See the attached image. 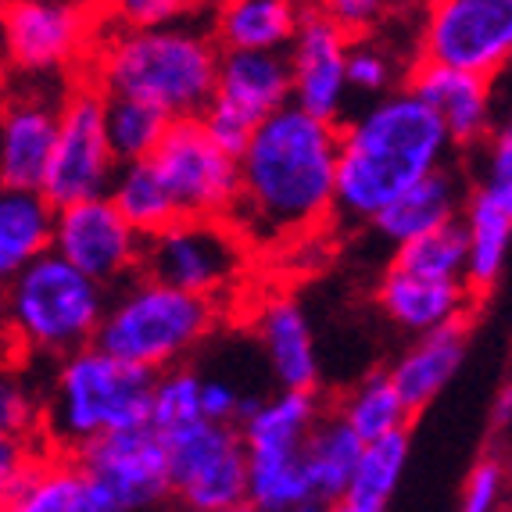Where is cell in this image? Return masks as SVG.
<instances>
[{
    "instance_id": "cell-15",
    "label": "cell",
    "mask_w": 512,
    "mask_h": 512,
    "mask_svg": "<svg viewBox=\"0 0 512 512\" xmlns=\"http://www.w3.org/2000/svg\"><path fill=\"white\" fill-rule=\"evenodd\" d=\"M72 455L101 484L115 512L158 509L169 502L165 441L151 423L101 434Z\"/></svg>"
},
{
    "instance_id": "cell-14",
    "label": "cell",
    "mask_w": 512,
    "mask_h": 512,
    "mask_svg": "<svg viewBox=\"0 0 512 512\" xmlns=\"http://www.w3.org/2000/svg\"><path fill=\"white\" fill-rule=\"evenodd\" d=\"M140 248L144 237L122 219L108 194L54 208L51 251L108 291L140 269Z\"/></svg>"
},
{
    "instance_id": "cell-36",
    "label": "cell",
    "mask_w": 512,
    "mask_h": 512,
    "mask_svg": "<svg viewBox=\"0 0 512 512\" xmlns=\"http://www.w3.org/2000/svg\"><path fill=\"white\" fill-rule=\"evenodd\" d=\"M43 384L33 380L26 366L0 362V437L40 441Z\"/></svg>"
},
{
    "instance_id": "cell-10",
    "label": "cell",
    "mask_w": 512,
    "mask_h": 512,
    "mask_svg": "<svg viewBox=\"0 0 512 512\" xmlns=\"http://www.w3.org/2000/svg\"><path fill=\"white\" fill-rule=\"evenodd\" d=\"M462 233H466V283L473 294L495 291L509 262L512 244V133L498 126L484 140V162L462 201Z\"/></svg>"
},
{
    "instance_id": "cell-20",
    "label": "cell",
    "mask_w": 512,
    "mask_h": 512,
    "mask_svg": "<svg viewBox=\"0 0 512 512\" xmlns=\"http://www.w3.org/2000/svg\"><path fill=\"white\" fill-rule=\"evenodd\" d=\"M255 341L265 355L276 387L316 391L319 384V351L316 333L308 323L305 308L291 294H273L255 308Z\"/></svg>"
},
{
    "instance_id": "cell-28",
    "label": "cell",
    "mask_w": 512,
    "mask_h": 512,
    "mask_svg": "<svg viewBox=\"0 0 512 512\" xmlns=\"http://www.w3.org/2000/svg\"><path fill=\"white\" fill-rule=\"evenodd\" d=\"M359 452L362 437L337 412H330V416L323 412L316 419V427L308 430L305 444H301V462H305V477L319 509H337L351 480V470L359 462Z\"/></svg>"
},
{
    "instance_id": "cell-12",
    "label": "cell",
    "mask_w": 512,
    "mask_h": 512,
    "mask_svg": "<svg viewBox=\"0 0 512 512\" xmlns=\"http://www.w3.org/2000/svg\"><path fill=\"white\" fill-rule=\"evenodd\" d=\"M512 58V0H430L419 61L495 79Z\"/></svg>"
},
{
    "instance_id": "cell-40",
    "label": "cell",
    "mask_w": 512,
    "mask_h": 512,
    "mask_svg": "<svg viewBox=\"0 0 512 512\" xmlns=\"http://www.w3.org/2000/svg\"><path fill=\"white\" fill-rule=\"evenodd\" d=\"M197 398H201V416L205 419H212V423H233V427H237L255 394H244L233 380H226V376H201Z\"/></svg>"
},
{
    "instance_id": "cell-1",
    "label": "cell",
    "mask_w": 512,
    "mask_h": 512,
    "mask_svg": "<svg viewBox=\"0 0 512 512\" xmlns=\"http://www.w3.org/2000/svg\"><path fill=\"white\" fill-rule=\"evenodd\" d=\"M337 122L283 104L237 154V197L226 219L248 248H291L333 215Z\"/></svg>"
},
{
    "instance_id": "cell-29",
    "label": "cell",
    "mask_w": 512,
    "mask_h": 512,
    "mask_svg": "<svg viewBox=\"0 0 512 512\" xmlns=\"http://www.w3.org/2000/svg\"><path fill=\"white\" fill-rule=\"evenodd\" d=\"M248 455V505L255 512L319 509L305 477L301 448H244Z\"/></svg>"
},
{
    "instance_id": "cell-37",
    "label": "cell",
    "mask_w": 512,
    "mask_h": 512,
    "mask_svg": "<svg viewBox=\"0 0 512 512\" xmlns=\"http://www.w3.org/2000/svg\"><path fill=\"white\" fill-rule=\"evenodd\" d=\"M301 4L308 11L333 18L348 33H373V29L384 26L387 18L409 8V0H301Z\"/></svg>"
},
{
    "instance_id": "cell-19",
    "label": "cell",
    "mask_w": 512,
    "mask_h": 512,
    "mask_svg": "<svg viewBox=\"0 0 512 512\" xmlns=\"http://www.w3.org/2000/svg\"><path fill=\"white\" fill-rule=\"evenodd\" d=\"M473 287L466 280H437V276L409 273L402 265H387L376 283V305L394 326L409 337L437 330L444 323H459L470 316Z\"/></svg>"
},
{
    "instance_id": "cell-42",
    "label": "cell",
    "mask_w": 512,
    "mask_h": 512,
    "mask_svg": "<svg viewBox=\"0 0 512 512\" xmlns=\"http://www.w3.org/2000/svg\"><path fill=\"white\" fill-rule=\"evenodd\" d=\"M509 419V387H502V394H498V423H505Z\"/></svg>"
},
{
    "instance_id": "cell-41",
    "label": "cell",
    "mask_w": 512,
    "mask_h": 512,
    "mask_svg": "<svg viewBox=\"0 0 512 512\" xmlns=\"http://www.w3.org/2000/svg\"><path fill=\"white\" fill-rule=\"evenodd\" d=\"M40 448V441H26V437H0V509L8 505L18 477L29 470V462L40 455Z\"/></svg>"
},
{
    "instance_id": "cell-6",
    "label": "cell",
    "mask_w": 512,
    "mask_h": 512,
    "mask_svg": "<svg viewBox=\"0 0 512 512\" xmlns=\"http://www.w3.org/2000/svg\"><path fill=\"white\" fill-rule=\"evenodd\" d=\"M219 326V301L133 273L108 291L94 344L147 373L183 366Z\"/></svg>"
},
{
    "instance_id": "cell-35",
    "label": "cell",
    "mask_w": 512,
    "mask_h": 512,
    "mask_svg": "<svg viewBox=\"0 0 512 512\" xmlns=\"http://www.w3.org/2000/svg\"><path fill=\"white\" fill-rule=\"evenodd\" d=\"M348 90L351 97H373L387 94L398 86L402 79V58L391 51V43H384L380 36L373 33H351V43H348Z\"/></svg>"
},
{
    "instance_id": "cell-33",
    "label": "cell",
    "mask_w": 512,
    "mask_h": 512,
    "mask_svg": "<svg viewBox=\"0 0 512 512\" xmlns=\"http://www.w3.org/2000/svg\"><path fill=\"white\" fill-rule=\"evenodd\" d=\"M394 265L409 273L437 276V280H466V233L462 222H444L437 230L412 237L394 248Z\"/></svg>"
},
{
    "instance_id": "cell-38",
    "label": "cell",
    "mask_w": 512,
    "mask_h": 512,
    "mask_svg": "<svg viewBox=\"0 0 512 512\" xmlns=\"http://www.w3.org/2000/svg\"><path fill=\"white\" fill-rule=\"evenodd\" d=\"M509 495V470L498 455H484L470 466L466 480H462V495L459 505L466 512H495L505 505Z\"/></svg>"
},
{
    "instance_id": "cell-3",
    "label": "cell",
    "mask_w": 512,
    "mask_h": 512,
    "mask_svg": "<svg viewBox=\"0 0 512 512\" xmlns=\"http://www.w3.org/2000/svg\"><path fill=\"white\" fill-rule=\"evenodd\" d=\"M219 43L187 18L154 29H119L94 61L104 94L137 97L169 119L201 115L212 97Z\"/></svg>"
},
{
    "instance_id": "cell-21",
    "label": "cell",
    "mask_w": 512,
    "mask_h": 512,
    "mask_svg": "<svg viewBox=\"0 0 512 512\" xmlns=\"http://www.w3.org/2000/svg\"><path fill=\"white\" fill-rule=\"evenodd\" d=\"M466 348H470V326H466V319L444 323L437 330L412 337L409 348L387 369L394 391H398V398H402L412 416L430 409L448 391V384H452L455 373L466 362Z\"/></svg>"
},
{
    "instance_id": "cell-17",
    "label": "cell",
    "mask_w": 512,
    "mask_h": 512,
    "mask_svg": "<svg viewBox=\"0 0 512 512\" xmlns=\"http://www.w3.org/2000/svg\"><path fill=\"white\" fill-rule=\"evenodd\" d=\"M409 90L441 119L452 147H477L495 133V90L480 72L419 61L409 76Z\"/></svg>"
},
{
    "instance_id": "cell-13",
    "label": "cell",
    "mask_w": 512,
    "mask_h": 512,
    "mask_svg": "<svg viewBox=\"0 0 512 512\" xmlns=\"http://www.w3.org/2000/svg\"><path fill=\"white\" fill-rule=\"evenodd\" d=\"M151 165L162 176L176 215H230L237 197V158L208 137L197 115L169 119L151 151Z\"/></svg>"
},
{
    "instance_id": "cell-9",
    "label": "cell",
    "mask_w": 512,
    "mask_h": 512,
    "mask_svg": "<svg viewBox=\"0 0 512 512\" xmlns=\"http://www.w3.org/2000/svg\"><path fill=\"white\" fill-rule=\"evenodd\" d=\"M119 169V158L104 129V90L97 83L76 86L58 101V133L51 158L43 169L40 194L54 208L108 194V183Z\"/></svg>"
},
{
    "instance_id": "cell-11",
    "label": "cell",
    "mask_w": 512,
    "mask_h": 512,
    "mask_svg": "<svg viewBox=\"0 0 512 512\" xmlns=\"http://www.w3.org/2000/svg\"><path fill=\"white\" fill-rule=\"evenodd\" d=\"M4 61L36 79L72 69L94 40L86 0H0Z\"/></svg>"
},
{
    "instance_id": "cell-4",
    "label": "cell",
    "mask_w": 512,
    "mask_h": 512,
    "mask_svg": "<svg viewBox=\"0 0 512 512\" xmlns=\"http://www.w3.org/2000/svg\"><path fill=\"white\" fill-rule=\"evenodd\" d=\"M154 373L86 344L47 366L40 437L54 452H79L94 437L147 423Z\"/></svg>"
},
{
    "instance_id": "cell-27",
    "label": "cell",
    "mask_w": 512,
    "mask_h": 512,
    "mask_svg": "<svg viewBox=\"0 0 512 512\" xmlns=\"http://www.w3.org/2000/svg\"><path fill=\"white\" fill-rule=\"evenodd\" d=\"M409 455H412V437L409 427L394 430V434L373 437V441H362V452L351 480L344 487L337 509L344 512H384L394 502L402 477L409 470Z\"/></svg>"
},
{
    "instance_id": "cell-25",
    "label": "cell",
    "mask_w": 512,
    "mask_h": 512,
    "mask_svg": "<svg viewBox=\"0 0 512 512\" xmlns=\"http://www.w3.org/2000/svg\"><path fill=\"white\" fill-rule=\"evenodd\" d=\"M305 11L301 0H215L208 33L219 51H283Z\"/></svg>"
},
{
    "instance_id": "cell-8",
    "label": "cell",
    "mask_w": 512,
    "mask_h": 512,
    "mask_svg": "<svg viewBox=\"0 0 512 512\" xmlns=\"http://www.w3.org/2000/svg\"><path fill=\"white\" fill-rule=\"evenodd\" d=\"M169 498L194 512H237L248 505V455L233 423L197 419L162 434Z\"/></svg>"
},
{
    "instance_id": "cell-5",
    "label": "cell",
    "mask_w": 512,
    "mask_h": 512,
    "mask_svg": "<svg viewBox=\"0 0 512 512\" xmlns=\"http://www.w3.org/2000/svg\"><path fill=\"white\" fill-rule=\"evenodd\" d=\"M104 305V283L79 273L54 251H43L0 287V326L22 359L51 366L69 351L94 344Z\"/></svg>"
},
{
    "instance_id": "cell-34",
    "label": "cell",
    "mask_w": 512,
    "mask_h": 512,
    "mask_svg": "<svg viewBox=\"0 0 512 512\" xmlns=\"http://www.w3.org/2000/svg\"><path fill=\"white\" fill-rule=\"evenodd\" d=\"M201 373L183 366H169L162 373H154L151 380V409H147V423H151L158 434H169V430H180L187 423H197L201 416Z\"/></svg>"
},
{
    "instance_id": "cell-26",
    "label": "cell",
    "mask_w": 512,
    "mask_h": 512,
    "mask_svg": "<svg viewBox=\"0 0 512 512\" xmlns=\"http://www.w3.org/2000/svg\"><path fill=\"white\" fill-rule=\"evenodd\" d=\"M54 205L36 187L0 183V287L51 251Z\"/></svg>"
},
{
    "instance_id": "cell-18",
    "label": "cell",
    "mask_w": 512,
    "mask_h": 512,
    "mask_svg": "<svg viewBox=\"0 0 512 512\" xmlns=\"http://www.w3.org/2000/svg\"><path fill=\"white\" fill-rule=\"evenodd\" d=\"M208 104L255 129L265 115L291 104V69L283 51H219Z\"/></svg>"
},
{
    "instance_id": "cell-2",
    "label": "cell",
    "mask_w": 512,
    "mask_h": 512,
    "mask_svg": "<svg viewBox=\"0 0 512 512\" xmlns=\"http://www.w3.org/2000/svg\"><path fill=\"white\" fill-rule=\"evenodd\" d=\"M452 140L427 104L405 90H387L337 126V169H333V215L369 226L387 201L441 169Z\"/></svg>"
},
{
    "instance_id": "cell-16",
    "label": "cell",
    "mask_w": 512,
    "mask_h": 512,
    "mask_svg": "<svg viewBox=\"0 0 512 512\" xmlns=\"http://www.w3.org/2000/svg\"><path fill=\"white\" fill-rule=\"evenodd\" d=\"M348 43L351 33L319 11H305L291 43L283 47L291 69V104L308 115L337 122L348 108Z\"/></svg>"
},
{
    "instance_id": "cell-23",
    "label": "cell",
    "mask_w": 512,
    "mask_h": 512,
    "mask_svg": "<svg viewBox=\"0 0 512 512\" xmlns=\"http://www.w3.org/2000/svg\"><path fill=\"white\" fill-rule=\"evenodd\" d=\"M4 509L15 512H115L108 495L72 452L40 448L29 470L18 477Z\"/></svg>"
},
{
    "instance_id": "cell-7",
    "label": "cell",
    "mask_w": 512,
    "mask_h": 512,
    "mask_svg": "<svg viewBox=\"0 0 512 512\" xmlns=\"http://www.w3.org/2000/svg\"><path fill=\"white\" fill-rule=\"evenodd\" d=\"M248 255V240L226 215H176L144 237L137 273L219 301L240 283Z\"/></svg>"
},
{
    "instance_id": "cell-32",
    "label": "cell",
    "mask_w": 512,
    "mask_h": 512,
    "mask_svg": "<svg viewBox=\"0 0 512 512\" xmlns=\"http://www.w3.org/2000/svg\"><path fill=\"white\" fill-rule=\"evenodd\" d=\"M165 126H169V115L154 104L122 94H104V129H108V144L119 162L151 158Z\"/></svg>"
},
{
    "instance_id": "cell-30",
    "label": "cell",
    "mask_w": 512,
    "mask_h": 512,
    "mask_svg": "<svg viewBox=\"0 0 512 512\" xmlns=\"http://www.w3.org/2000/svg\"><path fill=\"white\" fill-rule=\"evenodd\" d=\"M108 197H111V205L122 212V219H126L140 237L162 230L165 222L176 219V205H172L162 176L154 172L151 158L119 162V169H115V176H111V183H108Z\"/></svg>"
},
{
    "instance_id": "cell-31",
    "label": "cell",
    "mask_w": 512,
    "mask_h": 512,
    "mask_svg": "<svg viewBox=\"0 0 512 512\" xmlns=\"http://www.w3.org/2000/svg\"><path fill=\"white\" fill-rule=\"evenodd\" d=\"M337 416H341L362 441H373V437L405 430L412 412L405 409V402L398 398L387 369H376V373L362 376L359 384L344 394V402L337 405Z\"/></svg>"
},
{
    "instance_id": "cell-24",
    "label": "cell",
    "mask_w": 512,
    "mask_h": 512,
    "mask_svg": "<svg viewBox=\"0 0 512 512\" xmlns=\"http://www.w3.org/2000/svg\"><path fill=\"white\" fill-rule=\"evenodd\" d=\"M462 201H466V183L452 165L444 162L441 169L427 172L423 180H416L394 201H387L369 219V226L376 230V237H384L391 248H398L405 240L423 237V233L437 230L444 222H455L462 212Z\"/></svg>"
},
{
    "instance_id": "cell-22",
    "label": "cell",
    "mask_w": 512,
    "mask_h": 512,
    "mask_svg": "<svg viewBox=\"0 0 512 512\" xmlns=\"http://www.w3.org/2000/svg\"><path fill=\"white\" fill-rule=\"evenodd\" d=\"M58 133V101L18 94L0 108V183L40 187Z\"/></svg>"
},
{
    "instance_id": "cell-39",
    "label": "cell",
    "mask_w": 512,
    "mask_h": 512,
    "mask_svg": "<svg viewBox=\"0 0 512 512\" xmlns=\"http://www.w3.org/2000/svg\"><path fill=\"white\" fill-rule=\"evenodd\" d=\"M104 4L122 29H154L187 18L194 0H104Z\"/></svg>"
}]
</instances>
